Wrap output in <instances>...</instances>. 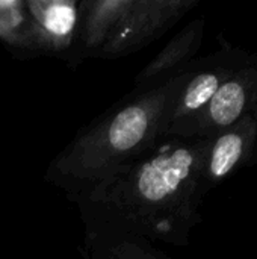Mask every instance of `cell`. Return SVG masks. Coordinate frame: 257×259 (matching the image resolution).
<instances>
[{
    "label": "cell",
    "mask_w": 257,
    "mask_h": 259,
    "mask_svg": "<svg viewBox=\"0 0 257 259\" xmlns=\"http://www.w3.org/2000/svg\"><path fill=\"white\" fill-rule=\"evenodd\" d=\"M192 165V155L179 149L159 156L144 165L138 178V193L148 202H161L173 194L186 179Z\"/></svg>",
    "instance_id": "cell-1"
},
{
    "label": "cell",
    "mask_w": 257,
    "mask_h": 259,
    "mask_svg": "<svg viewBox=\"0 0 257 259\" xmlns=\"http://www.w3.org/2000/svg\"><path fill=\"white\" fill-rule=\"evenodd\" d=\"M148 114L142 106H130L121 111L108 131V141L114 150L123 152L133 149L145 135Z\"/></svg>",
    "instance_id": "cell-2"
},
{
    "label": "cell",
    "mask_w": 257,
    "mask_h": 259,
    "mask_svg": "<svg viewBox=\"0 0 257 259\" xmlns=\"http://www.w3.org/2000/svg\"><path fill=\"white\" fill-rule=\"evenodd\" d=\"M244 102H245V94L242 87L235 82L226 83L220 87L214 94L211 114L217 123L230 124L239 117L244 108Z\"/></svg>",
    "instance_id": "cell-3"
},
{
    "label": "cell",
    "mask_w": 257,
    "mask_h": 259,
    "mask_svg": "<svg viewBox=\"0 0 257 259\" xmlns=\"http://www.w3.org/2000/svg\"><path fill=\"white\" fill-rule=\"evenodd\" d=\"M42 6V24L50 33L56 36H65L73 30L76 23V9L71 3L52 2Z\"/></svg>",
    "instance_id": "cell-4"
},
{
    "label": "cell",
    "mask_w": 257,
    "mask_h": 259,
    "mask_svg": "<svg viewBox=\"0 0 257 259\" xmlns=\"http://www.w3.org/2000/svg\"><path fill=\"white\" fill-rule=\"evenodd\" d=\"M241 153H242V140L238 135L229 134L221 137L214 150L212 164H211L212 173L215 176H224L226 173H229L241 158Z\"/></svg>",
    "instance_id": "cell-5"
},
{
    "label": "cell",
    "mask_w": 257,
    "mask_h": 259,
    "mask_svg": "<svg viewBox=\"0 0 257 259\" xmlns=\"http://www.w3.org/2000/svg\"><path fill=\"white\" fill-rule=\"evenodd\" d=\"M218 90V79L214 74H200L188 87L185 105L189 109H197L214 97Z\"/></svg>",
    "instance_id": "cell-6"
}]
</instances>
